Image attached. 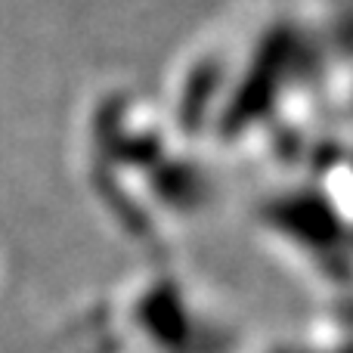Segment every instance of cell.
<instances>
[{
	"label": "cell",
	"mask_w": 353,
	"mask_h": 353,
	"mask_svg": "<svg viewBox=\"0 0 353 353\" xmlns=\"http://www.w3.org/2000/svg\"><path fill=\"white\" fill-rule=\"evenodd\" d=\"M72 353H248L236 319L176 270L130 279L72 338Z\"/></svg>",
	"instance_id": "1"
},
{
	"label": "cell",
	"mask_w": 353,
	"mask_h": 353,
	"mask_svg": "<svg viewBox=\"0 0 353 353\" xmlns=\"http://www.w3.org/2000/svg\"><path fill=\"white\" fill-rule=\"evenodd\" d=\"M261 353H353V298L307 329V335L294 341H276Z\"/></svg>",
	"instance_id": "2"
}]
</instances>
